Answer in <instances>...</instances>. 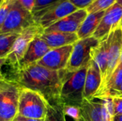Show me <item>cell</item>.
<instances>
[{
	"label": "cell",
	"mask_w": 122,
	"mask_h": 121,
	"mask_svg": "<svg viewBox=\"0 0 122 121\" xmlns=\"http://www.w3.org/2000/svg\"><path fill=\"white\" fill-rule=\"evenodd\" d=\"M113 115H122V98H113Z\"/></svg>",
	"instance_id": "26"
},
{
	"label": "cell",
	"mask_w": 122,
	"mask_h": 121,
	"mask_svg": "<svg viewBox=\"0 0 122 121\" xmlns=\"http://www.w3.org/2000/svg\"><path fill=\"white\" fill-rule=\"evenodd\" d=\"M122 84V53L121 60L105 86L97 92L93 98H116Z\"/></svg>",
	"instance_id": "17"
},
{
	"label": "cell",
	"mask_w": 122,
	"mask_h": 121,
	"mask_svg": "<svg viewBox=\"0 0 122 121\" xmlns=\"http://www.w3.org/2000/svg\"><path fill=\"white\" fill-rule=\"evenodd\" d=\"M88 64L76 71L63 70L60 91V101L62 105L81 107L84 100L83 95Z\"/></svg>",
	"instance_id": "2"
},
{
	"label": "cell",
	"mask_w": 122,
	"mask_h": 121,
	"mask_svg": "<svg viewBox=\"0 0 122 121\" xmlns=\"http://www.w3.org/2000/svg\"><path fill=\"white\" fill-rule=\"evenodd\" d=\"M48 103L38 93L21 88L19 93L18 116L36 119H44L47 113Z\"/></svg>",
	"instance_id": "4"
},
{
	"label": "cell",
	"mask_w": 122,
	"mask_h": 121,
	"mask_svg": "<svg viewBox=\"0 0 122 121\" xmlns=\"http://www.w3.org/2000/svg\"><path fill=\"white\" fill-rule=\"evenodd\" d=\"M65 0H36V4L34 9L33 10V15L34 17L43 11L44 10L48 9L49 7L61 2Z\"/></svg>",
	"instance_id": "23"
},
{
	"label": "cell",
	"mask_w": 122,
	"mask_h": 121,
	"mask_svg": "<svg viewBox=\"0 0 122 121\" xmlns=\"http://www.w3.org/2000/svg\"><path fill=\"white\" fill-rule=\"evenodd\" d=\"M23 7L33 14V10L35 6L36 0H16Z\"/></svg>",
	"instance_id": "28"
},
{
	"label": "cell",
	"mask_w": 122,
	"mask_h": 121,
	"mask_svg": "<svg viewBox=\"0 0 122 121\" xmlns=\"http://www.w3.org/2000/svg\"><path fill=\"white\" fill-rule=\"evenodd\" d=\"M117 3H118L119 4H120L121 6H122V0H117Z\"/></svg>",
	"instance_id": "34"
},
{
	"label": "cell",
	"mask_w": 122,
	"mask_h": 121,
	"mask_svg": "<svg viewBox=\"0 0 122 121\" xmlns=\"http://www.w3.org/2000/svg\"><path fill=\"white\" fill-rule=\"evenodd\" d=\"M5 0H0V6L2 5V4L4 3V1Z\"/></svg>",
	"instance_id": "35"
},
{
	"label": "cell",
	"mask_w": 122,
	"mask_h": 121,
	"mask_svg": "<svg viewBox=\"0 0 122 121\" xmlns=\"http://www.w3.org/2000/svg\"><path fill=\"white\" fill-rule=\"evenodd\" d=\"M36 22L31 12L23 7L16 0H13L8 16L0 29V34H20Z\"/></svg>",
	"instance_id": "5"
},
{
	"label": "cell",
	"mask_w": 122,
	"mask_h": 121,
	"mask_svg": "<svg viewBox=\"0 0 122 121\" xmlns=\"http://www.w3.org/2000/svg\"><path fill=\"white\" fill-rule=\"evenodd\" d=\"M88 13L86 9H78L72 14L65 16L47 29L44 32L59 31L66 33H77Z\"/></svg>",
	"instance_id": "14"
},
{
	"label": "cell",
	"mask_w": 122,
	"mask_h": 121,
	"mask_svg": "<svg viewBox=\"0 0 122 121\" xmlns=\"http://www.w3.org/2000/svg\"><path fill=\"white\" fill-rule=\"evenodd\" d=\"M95 0H69L78 9H86Z\"/></svg>",
	"instance_id": "27"
},
{
	"label": "cell",
	"mask_w": 122,
	"mask_h": 121,
	"mask_svg": "<svg viewBox=\"0 0 122 121\" xmlns=\"http://www.w3.org/2000/svg\"><path fill=\"white\" fill-rule=\"evenodd\" d=\"M105 11L88 14L76 33L79 39L93 36V34L97 30Z\"/></svg>",
	"instance_id": "19"
},
{
	"label": "cell",
	"mask_w": 122,
	"mask_h": 121,
	"mask_svg": "<svg viewBox=\"0 0 122 121\" xmlns=\"http://www.w3.org/2000/svg\"><path fill=\"white\" fill-rule=\"evenodd\" d=\"M14 121H20V120H19V119L16 117V118H15V119L14 120Z\"/></svg>",
	"instance_id": "36"
},
{
	"label": "cell",
	"mask_w": 122,
	"mask_h": 121,
	"mask_svg": "<svg viewBox=\"0 0 122 121\" xmlns=\"http://www.w3.org/2000/svg\"><path fill=\"white\" fill-rule=\"evenodd\" d=\"M20 90L7 78L0 81V121H14L18 116Z\"/></svg>",
	"instance_id": "3"
},
{
	"label": "cell",
	"mask_w": 122,
	"mask_h": 121,
	"mask_svg": "<svg viewBox=\"0 0 122 121\" xmlns=\"http://www.w3.org/2000/svg\"><path fill=\"white\" fill-rule=\"evenodd\" d=\"M121 26L122 27V21H121Z\"/></svg>",
	"instance_id": "37"
},
{
	"label": "cell",
	"mask_w": 122,
	"mask_h": 121,
	"mask_svg": "<svg viewBox=\"0 0 122 121\" xmlns=\"http://www.w3.org/2000/svg\"><path fill=\"white\" fill-rule=\"evenodd\" d=\"M122 121V115L119 116H115L113 117V121Z\"/></svg>",
	"instance_id": "31"
},
{
	"label": "cell",
	"mask_w": 122,
	"mask_h": 121,
	"mask_svg": "<svg viewBox=\"0 0 122 121\" xmlns=\"http://www.w3.org/2000/svg\"><path fill=\"white\" fill-rule=\"evenodd\" d=\"M40 36L51 49L69 45H73L79 40L76 33L43 31Z\"/></svg>",
	"instance_id": "16"
},
{
	"label": "cell",
	"mask_w": 122,
	"mask_h": 121,
	"mask_svg": "<svg viewBox=\"0 0 122 121\" xmlns=\"http://www.w3.org/2000/svg\"><path fill=\"white\" fill-rule=\"evenodd\" d=\"M62 71H51L35 63L11 72L7 79L20 88L29 89L40 94L49 106L61 104L60 91L62 83Z\"/></svg>",
	"instance_id": "1"
},
{
	"label": "cell",
	"mask_w": 122,
	"mask_h": 121,
	"mask_svg": "<svg viewBox=\"0 0 122 121\" xmlns=\"http://www.w3.org/2000/svg\"><path fill=\"white\" fill-rule=\"evenodd\" d=\"M16 118L21 121H44V119H36V118H25L20 116H17Z\"/></svg>",
	"instance_id": "29"
},
{
	"label": "cell",
	"mask_w": 122,
	"mask_h": 121,
	"mask_svg": "<svg viewBox=\"0 0 122 121\" xmlns=\"http://www.w3.org/2000/svg\"><path fill=\"white\" fill-rule=\"evenodd\" d=\"M81 121V120L79 119V120H78V121Z\"/></svg>",
	"instance_id": "38"
},
{
	"label": "cell",
	"mask_w": 122,
	"mask_h": 121,
	"mask_svg": "<svg viewBox=\"0 0 122 121\" xmlns=\"http://www.w3.org/2000/svg\"><path fill=\"white\" fill-rule=\"evenodd\" d=\"M102 83V76L100 71L97 63L91 59L89 64L87 72L86 75L84 90V98L86 100L93 99L94 96L97 93Z\"/></svg>",
	"instance_id": "15"
},
{
	"label": "cell",
	"mask_w": 122,
	"mask_h": 121,
	"mask_svg": "<svg viewBox=\"0 0 122 121\" xmlns=\"http://www.w3.org/2000/svg\"><path fill=\"white\" fill-rule=\"evenodd\" d=\"M111 40V33L99 41V44L92 49L90 56L98 66L102 76V82L104 78L107 68V60H108V52L109 47Z\"/></svg>",
	"instance_id": "18"
},
{
	"label": "cell",
	"mask_w": 122,
	"mask_h": 121,
	"mask_svg": "<svg viewBox=\"0 0 122 121\" xmlns=\"http://www.w3.org/2000/svg\"><path fill=\"white\" fill-rule=\"evenodd\" d=\"M20 34H0V58H6Z\"/></svg>",
	"instance_id": "20"
},
{
	"label": "cell",
	"mask_w": 122,
	"mask_h": 121,
	"mask_svg": "<svg viewBox=\"0 0 122 121\" xmlns=\"http://www.w3.org/2000/svg\"><path fill=\"white\" fill-rule=\"evenodd\" d=\"M80 116L90 121H113L112 98H93L84 99L80 107Z\"/></svg>",
	"instance_id": "7"
},
{
	"label": "cell",
	"mask_w": 122,
	"mask_h": 121,
	"mask_svg": "<svg viewBox=\"0 0 122 121\" xmlns=\"http://www.w3.org/2000/svg\"><path fill=\"white\" fill-rule=\"evenodd\" d=\"M64 111L66 116L71 117L75 121L80 119V108L76 106H64Z\"/></svg>",
	"instance_id": "25"
},
{
	"label": "cell",
	"mask_w": 122,
	"mask_h": 121,
	"mask_svg": "<svg viewBox=\"0 0 122 121\" xmlns=\"http://www.w3.org/2000/svg\"><path fill=\"white\" fill-rule=\"evenodd\" d=\"M12 2L13 0H5L2 5L0 6V29L8 16L12 5Z\"/></svg>",
	"instance_id": "24"
},
{
	"label": "cell",
	"mask_w": 122,
	"mask_h": 121,
	"mask_svg": "<svg viewBox=\"0 0 122 121\" xmlns=\"http://www.w3.org/2000/svg\"><path fill=\"white\" fill-rule=\"evenodd\" d=\"M76 10L78 9L69 0H65L44 10L36 15L34 19L44 30Z\"/></svg>",
	"instance_id": "9"
},
{
	"label": "cell",
	"mask_w": 122,
	"mask_h": 121,
	"mask_svg": "<svg viewBox=\"0 0 122 121\" xmlns=\"http://www.w3.org/2000/svg\"><path fill=\"white\" fill-rule=\"evenodd\" d=\"M40 35L36 36L30 43L25 54L13 71L24 68L31 65L36 63L51 49L45 43V41L41 38Z\"/></svg>",
	"instance_id": "13"
},
{
	"label": "cell",
	"mask_w": 122,
	"mask_h": 121,
	"mask_svg": "<svg viewBox=\"0 0 122 121\" xmlns=\"http://www.w3.org/2000/svg\"><path fill=\"white\" fill-rule=\"evenodd\" d=\"M116 98H122V86H121V87H120L119 91V93L117 94V96Z\"/></svg>",
	"instance_id": "32"
},
{
	"label": "cell",
	"mask_w": 122,
	"mask_h": 121,
	"mask_svg": "<svg viewBox=\"0 0 122 121\" xmlns=\"http://www.w3.org/2000/svg\"><path fill=\"white\" fill-rule=\"evenodd\" d=\"M5 65H6V58H0V73H1V74H3L2 71H1V68Z\"/></svg>",
	"instance_id": "30"
},
{
	"label": "cell",
	"mask_w": 122,
	"mask_h": 121,
	"mask_svg": "<svg viewBox=\"0 0 122 121\" xmlns=\"http://www.w3.org/2000/svg\"><path fill=\"white\" fill-rule=\"evenodd\" d=\"M73 48L74 44L51 48L36 64L51 71L64 70L67 66Z\"/></svg>",
	"instance_id": "11"
},
{
	"label": "cell",
	"mask_w": 122,
	"mask_h": 121,
	"mask_svg": "<svg viewBox=\"0 0 122 121\" xmlns=\"http://www.w3.org/2000/svg\"><path fill=\"white\" fill-rule=\"evenodd\" d=\"M6 78L4 76V75L3 74H1V73H0V81H1V80H4V79H5Z\"/></svg>",
	"instance_id": "33"
},
{
	"label": "cell",
	"mask_w": 122,
	"mask_h": 121,
	"mask_svg": "<svg viewBox=\"0 0 122 121\" xmlns=\"http://www.w3.org/2000/svg\"><path fill=\"white\" fill-rule=\"evenodd\" d=\"M99 44V41L94 36L79 39L74 44V48L65 70L76 71L87 65L91 60L92 49Z\"/></svg>",
	"instance_id": "8"
},
{
	"label": "cell",
	"mask_w": 122,
	"mask_h": 121,
	"mask_svg": "<svg viewBox=\"0 0 122 121\" xmlns=\"http://www.w3.org/2000/svg\"><path fill=\"white\" fill-rule=\"evenodd\" d=\"M122 19V6L116 3L106 10L93 36L100 41L112 31L121 26Z\"/></svg>",
	"instance_id": "12"
},
{
	"label": "cell",
	"mask_w": 122,
	"mask_h": 121,
	"mask_svg": "<svg viewBox=\"0 0 122 121\" xmlns=\"http://www.w3.org/2000/svg\"><path fill=\"white\" fill-rule=\"evenodd\" d=\"M117 1V0H95L89 7L86 9V10L88 14L105 11L115 4Z\"/></svg>",
	"instance_id": "22"
},
{
	"label": "cell",
	"mask_w": 122,
	"mask_h": 121,
	"mask_svg": "<svg viewBox=\"0 0 122 121\" xmlns=\"http://www.w3.org/2000/svg\"><path fill=\"white\" fill-rule=\"evenodd\" d=\"M44 29L37 23L30 26L20 33L16 39L9 53L6 58V65L13 71L25 54L29 45L34 39L42 34Z\"/></svg>",
	"instance_id": "6"
},
{
	"label": "cell",
	"mask_w": 122,
	"mask_h": 121,
	"mask_svg": "<svg viewBox=\"0 0 122 121\" xmlns=\"http://www.w3.org/2000/svg\"><path fill=\"white\" fill-rule=\"evenodd\" d=\"M44 121H66V115L64 111V105H49Z\"/></svg>",
	"instance_id": "21"
},
{
	"label": "cell",
	"mask_w": 122,
	"mask_h": 121,
	"mask_svg": "<svg viewBox=\"0 0 122 121\" xmlns=\"http://www.w3.org/2000/svg\"><path fill=\"white\" fill-rule=\"evenodd\" d=\"M122 53V27L120 26L111 32V40L108 52L107 68L104 78L97 91H100L107 83L112 73L120 62Z\"/></svg>",
	"instance_id": "10"
}]
</instances>
